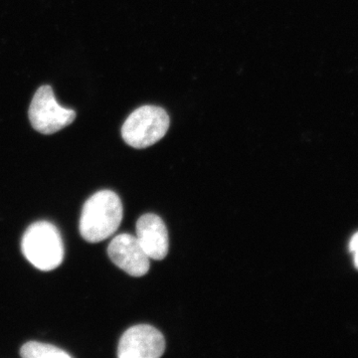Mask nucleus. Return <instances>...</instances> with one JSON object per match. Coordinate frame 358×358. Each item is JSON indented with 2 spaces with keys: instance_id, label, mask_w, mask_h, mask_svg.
I'll return each mask as SVG.
<instances>
[{
  "instance_id": "f257e3e1",
  "label": "nucleus",
  "mask_w": 358,
  "mask_h": 358,
  "mask_svg": "<svg viewBox=\"0 0 358 358\" xmlns=\"http://www.w3.org/2000/svg\"><path fill=\"white\" fill-rule=\"evenodd\" d=\"M122 204L112 190H101L85 202L80 218L81 236L89 243H99L115 234L122 220Z\"/></svg>"
},
{
  "instance_id": "f03ea898",
  "label": "nucleus",
  "mask_w": 358,
  "mask_h": 358,
  "mask_svg": "<svg viewBox=\"0 0 358 358\" xmlns=\"http://www.w3.org/2000/svg\"><path fill=\"white\" fill-rule=\"evenodd\" d=\"M23 255L40 271L55 270L64 260L60 231L48 221H38L26 229L21 241Z\"/></svg>"
},
{
  "instance_id": "7ed1b4c3",
  "label": "nucleus",
  "mask_w": 358,
  "mask_h": 358,
  "mask_svg": "<svg viewBox=\"0 0 358 358\" xmlns=\"http://www.w3.org/2000/svg\"><path fill=\"white\" fill-rule=\"evenodd\" d=\"M169 128V117L162 108L143 106L129 115L122 128L127 145L145 148L162 140Z\"/></svg>"
},
{
  "instance_id": "20e7f679",
  "label": "nucleus",
  "mask_w": 358,
  "mask_h": 358,
  "mask_svg": "<svg viewBox=\"0 0 358 358\" xmlns=\"http://www.w3.org/2000/svg\"><path fill=\"white\" fill-rule=\"evenodd\" d=\"M32 128L40 134L57 133L76 119V113L59 105L50 86H42L33 96L29 108Z\"/></svg>"
},
{
  "instance_id": "39448f33",
  "label": "nucleus",
  "mask_w": 358,
  "mask_h": 358,
  "mask_svg": "<svg viewBox=\"0 0 358 358\" xmlns=\"http://www.w3.org/2000/svg\"><path fill=\"white\" fill-rule=\"evenodd\" d=\"M166 350V339L155 327L138 324L124 331L119 346L120 358H159Z\"/></svg>"
},
{
  "instance_id": "423d86ee",
  "label": "nucleus",
  "mask_w": 358,
  "mask_h": 358,
  "mask_svg": "<svg viewBox=\"0 0 358 358\" xmlns=\"http://www.w3.org/2000/svg\"><path fill=\"white\" fill-rule=\"evenodd\" d=\"M108 255L117 267L131 277H143L150 270V259L133 235L124 233L115 236L108 247Z\"/></svg>"
},
{
  "instance_id": "0eeeda50",
  "label": "nucleus",
  "mask_w": 358,
  "mask_h": 358,
  "mask_svg": "<svg viewBox=\"0 0 358 358\" xmlns=\"http://www.w3.org/2000/svg\"><path fill=\"white\" fill-rule=\"evenodd\" d=\"M136 238L152 260H164L169 253V232L166 224L157 214L148 213L136 222Z\"/></svg>"
},
{
  "instance_id": "6e6552de",
  "label": "nucleus",
  "mask_w": 358,
  "mask_h": 358,
  "mask_svg": "<svg viewBox=\"0 0 358 358\" xmlns=\"http://www.w3.org/2000/svg\"><path fill=\"white\" fill-rule=\"evenodd\" d=\"M20 355L24 358H70L69 353L57 346L45 345L37 341H29L22 345Z\"/></svg>"
},
{
  "instance_id": "1a4fd4ad",
  "label": "nucleus",
  "mask_w": 358,
  "mask_h": 358,
  "mask_svg": "<svg viewBox=\"0 0 358 358\" xmlns=\"http://www.w3.org/2000/svg\"><path fill=\"white\" fill-rule=\"evenodd\" d=\"M350 251L353 254L355 266L358 270V232L355 233L350 242Z\"/></svg>"
}]
</instances>
